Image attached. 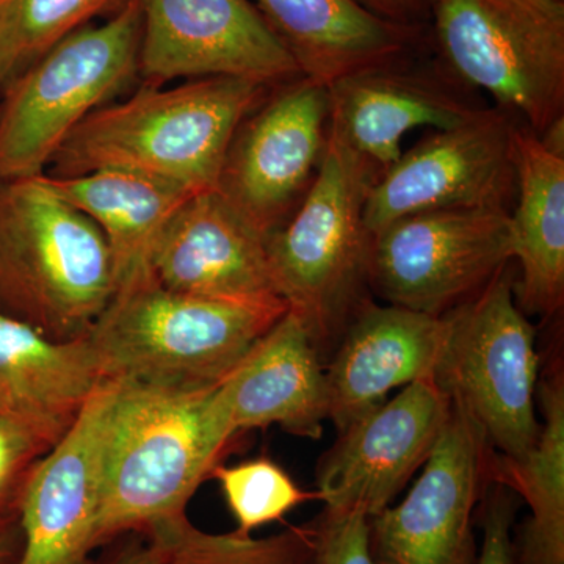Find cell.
Wrapping results in <instances>:
<instances>
[{
  "label": "cell",
  "instance_id": "cell-34",
  "mask_svg": "<svg viewBox=\"0 0 564 564\" xmlns=\"http://www.w3.org/2000/svg\"><path fill=\"white\" fill-rule=\"evenodd\" d=\"M534 135H536V133H534ZM536 137L540 143L545 148V151L551 152V154L556 155V158L564 159V117L552 122L544 132H541L540 135Z\"/></svg>",
  "mask_w": 564,
  "mask_h": 564
},
{
  "label": "cell",
  "instance_id": "cell-24",
  "mask_svg": "<svg viewBox=\"0 0 564 564\" xmlns=\"http://www.w3.org/2000/svg\"><path fill=\"white\" fill-rule=\"evenodd\" d=\"M544 422L536 443L521 458L494 452L489 481L513 489L530 516L516 529L514 564H564V378L555 367L540 383Z\"/></svg>",
  "mask_w": 564,
  "mask_h": 564
},
{
  "label": "cell",
  "instance_id": "cell-8",
  "mask_svg": "<svg viewBox=\"0 0 564 564\" xmlns=\"http://www.w3.org/2000/svg\"><path fill=\"white\" fill-rule=\"evenodd\" d=\"M432 14L459 84L488 91L536 135L564 117V2L434 0Z\"/></svg>",
  "mask_w": 564,
  "mask_h": 564
},
{
  "label": "cell",
  "instance_id": "cell-1",
  "mask_svg": "<svg viewBox=\"0 0 564 564\" xmlns=\"http://www.w3.org/2000/svg\"><path fill=\"white\" fill-rule=\"evenodd\" d=\"M102 383L98 549L185 513L236 437L215 399V386Z\"/></svg>",
  "mask_w": 564,
  "mask_h": 564
},
{
  "label": "cell",
  "instance_id": "cell-5",
  "mask_svg": "<svg viewBox=\"0 0 564 564\" xmlns=\"http://www.w3.org/2000/svg\"><path fill=\"white\" fill-rule=\"evenodd\" d=\"M380 173L328 129L317 176L291 217L265 239L278 295L299 315L323 364L369 288L372 236L364 207Z\"/></svg>",
  "mask_w": 564,
  "mask_h": 564
},
{
  "label": "cell",
  "instance_id": "cell-32",
  "mask_svg": "<svg viewBox=\"0 0 564 564\" xmlns=\"http://www.w3.org/2000/svg\"><path fill=\"white\" fill-rule=\"evenodd\" d=\"M102 564H166L158 547L141 534H126Z\"/></svg>",
  "mask_w": 564,
  "mask_h": 564
},
{
  "label": "cell",
  "instance_id": "cell-11",
  "mask_svg": "<svg viewBox=\"0 0 564 564\" xmlns=\"http://www.w3.org/2000/svg\"><path fill=\"white\" fill-rule=\"evenodd\" d=\"M514 129L507 111L484 109L402 152L367 196V231L373 236L400 218L423 212H511L518 195Z\"/></svg>",
  "mask_w": 564,
  "mask_h": 564
},
{
  "label": "cell",
  "instance_id": "cell-35",
  "mask_svg": "<svg viewBox=\"0 0 564 564\" xmlns=\"http://www.w3.org/2000/svg\"><path fill=\"white\" fill-rule=\"evenodd\" d=\"M558 2H564V0H558Z\"/></svg>",
  "mask_w": 564,
  "mask_h": 564
},
{
  "label": "cell",
  "instance_id": "cell-9",
  "mask_svg": "<svg viewBox=\"0 0 564 564\" xmlns=\"http://www.w3.org/2000/svg\"><path fill=\"white\" fill-rule=\"evenodd\" d=\"M514 259L510 212H423L372 236L369 288L388 304L443 317Z\"/></svg>",
  "mask_w": 564,
  "mask_h": 564
},
{
  "label": "cell",
  "instance_id": "cell-7",
  "mask_svg": "<svg viewBox=\"0 0 564 564\" xmlns=\"http://www.w3.org/2000/svg\"><path fill=\"white\" fill-rule=\"evenodd\" d=\"M513 263L444 315L447 336L432 380L477 423L496 454L521 458L540 436V356L532 323L516 303Z\"/></svg>",
  "mask_w": 564,
  "mask_h": 564
},
{
  "label": "cell",
  "instance_id": "cell-31",
  "mask_svg": "<svg viewBox=\"0 0 564 564\" xmlns=\"http://www.w3.org/2000/svg\"><path fill=\"white\" fill-rule=\"evenodd\" d=\"M362 9L392 24L415 28L426 14L432 13L434 0H356Z\"/></svg>",
  "mask_w": 564,
  "mask_h": 564
},
{
  "label": "cell",
  "instance_id": "cell-30",
  "mask_svg": "<svg viewBox=\"0 0 564 564\" xmlns=\"http://www.w3.org/2000/svg\"><path fill=\"white\" fill-rule=\"evenodd\" d=\"M477 521L484 530V545L475 564H514L513 529L518 494L502 484L489 481L480 500Z\"/></svg>",
  "mask_w": 564,
  "mask_h": 564
},
{
  "label": "cell",
  "instance_id": "cell-14",
  "mask_svg": "<svg viewBox=\"0 0 564 564\" xmlns=\"http://www.w3.org/2000/svg\"><path fill=\"white\" fill-rule=\"evenodd\" d=\"M451 408L432 378H422L345 426L318 463L317 492L325 507L369 518L391 507L432 455Z\"/></svg>",
  "mask_w": 564,
  "mask_h": 564
},
{
  "label": "cell",
  "instance_id": "cell-16",
  "mask_svg": "<svg viewBox=\"0 0 564 564\" xmlns=\"http://www.w3.org/2000/svg\"><path fill=\"white\" fill-rule=\"evenodd\" d=\"M148 270L163 288L188 295L281 299L265 237L217 191L196 193L174 210L152 243Z\"/></svg>",
  "mask_w": 564,
  "mask_h": 564
},
{
  "label": "cell",
  "instance_id": "cell-27",
  "mask_svg": "<svg viewBox=\"0 0 564 564\" xmlns=\"http://www.w3.org/2000/svg\"><path fill=\"white\" fill-rule=\"evenodd\" d=\"M210 477L220 484L237 522L234 532L240 536H251L256 529L282 521L300 505L321 500L317 491H304L280 464L269 458L248 459L236 466L217 464Z\"/></svg>",
  "mask_w": 564,
  "mask_h": 564
},
{
  "label": "cell",
  "instance_id": "cell-23",
  "mask_svg": "<svg viewBox=\"0 0 564 564\" xmlns=\"http://www.w3.org/2000/svg\"><path fill=\"white\" fill-rule=\"evenodd\" d=\"M44 180L101 229L113 256L118 285L148 272L152 243L174 210L193 195L129 170H96L79 176L44 173Z\"/></svg>",
  "mask_w": 564,
  "mask_h": 564
},
{
  "label": "cell",
  "instance_id": "cell-6",
  "mask_svg": "<svg viewBox=\"0 0 564 564\" xmlns=\"http://www.w3.org/2000/svg\"><path fill=\"white\" fill-rule=\"evenodd\" d=\"M140 40L139 0H128L11 82L0 109V181L44 174L70 132L139 74Z\"/></svg>",
  "mask_w": 564,
  "mask_h": 564
},
{
  "label": "cell",
  "instance_id": "cell-25",
  "mask_svg": "<svg viewBox=\"0 0 564 564\" xmlns=\"http://www.w3.org/2000/svg\"><path fill=\"white\" fill-rule=\"evenodd\" d=\"M141 536L161 551L166 564H315L317 551L313 522L254 540L236 532H203L182 513L163 519Z\"/></svg>",
  "mask_w": 564,
  "mask_h": 564
},
{
  "label": "cell",
  "instance_id": "cell-4",
  "mask_svg": "<svg viewBox=\"0 0 564 564\" xmlns=\"http://www.w3.org/2000/svg\"><path fill=\"white\" fill-rule=\"evenodd\" d=\"M117 285L101 229L44 174L0 181V313L51 339H79Z\"/></svg>",
  "mask_w": 564,
  "mask_h": 564
},
{
  "label": "cell",
  "instance_id": "cell-19",
  "mask_svg": "<svg viewBox=\"0 0 564 564\" xmlns=\"http://www.w3.org/2000/svg\"><path fill=\"white\" fill-rule=\"evenodd\" d=\"M215 399L234 436L280 425L321 440L329 417L325 364L291 310L274 323L220 384Z\"/></svg>",
  "mask_w": 564,
  "mask_h": 564
},
{
  "label": "cell",
  "instance_id": "cell-33",
  "mask_svg": "<svg viewBox=\"0 0 564 564\" xmlns=\"http://www.w3.org/2000/svg\"><path fill=\"white\" fill-rule=\"evenodd\" d=\"M24 545L20 516L0 518V564H18Z\"/></svg>",
  "mask_w": 564,
  "mask_h": 564
},
{
  "label": "cell",
  "instance_id": "cell-28",
  "mask_svg": "<svg viewBox=\"0 0 564 564\" xmlns=\"http://www.w3.org/2000/svg\"><path fill=\"white\" fill-rule=\"evenodd\" d=\"M55 445L31 426L0 414V518L20 516L29 475Z\"/></svg>",
  "mask_w": 564,
  "mask_h": 564
},
{
  "label": "cell",
  "instance_id": "cell-26",
  "mask_svg": "<svg viewBox=\"0 0 564 564\" xmlns=\"http://www.w3.org/2000/svg\"><path fill=\"white\" fill-rule=\"evenodd\" d=\"M128 0H0V93L58 43Z\"/></svg>",
  "mask_w": 564,
  "mask_h": 564
},
{
  "label": "cell",
  "instance_id": "cell-12",
  "mask_svg": "<svg viewBox=\"0 0 564 564\" xmlns=\"http://www.w3.org/2000/svg\"><path fill=\"white\" fill-rule=\"evenodd\" d=\"M494 451L477 423L452 404L421 477L397 507L369 519L375 564H475L474 518Z\"/></svg>",
  "mask_w": 564,
  "mask_h": 564
},
{
  "label": "cell",
  "instance_id": "cell-29",
  "mask_svg": "<svg viewBox=\"0 0 564 564\" xmlns=\"http://www.w3.org/2000/svg\"><path fill=\"white\" fill-rule=\"evenodd\" d=\"M369 516L359 510L325 507L313 521L315 564H375L370 554Z\"/></svg>",
  "mask_w": 564,
  "mask_h": 564
},
{
  "label": "cell",
  "instance_id": "cell-21",
  "mask_svg": "<svg viewBox=\"0 0 564 564\" xmlns=\"http://www.w3.org/2000/svg\"><path fill=\"white\" fill-rule=\"evenodd\" d=\"M514 163V299L527 317L551 318L564 304V159L516 124Z\"/></svg>",
  "mask_w": 564,
  "mask_h": 564
},
{
  "label": "cell",
  "instance_id": "cell-3",
  "mask_svg": "<svg viewBox=\"0 0 564 564\" xmlns=\"http://www.w3.org/2000/svg\"><path fill=\"white\" fill-rule=\"evenodd\" d=\"M288 310L281 299L172 291L148 270L118 285L85 337L101 381L206 389L220 384Z\"/></svg>",
  "mask_w": 564,
  "mask_h": 564
},
{
  "label": "cell",
  "instance_id": "cell-20",
  "mask_svg": "<svg viewBox=\"0 0 564 564\" xmlns=\"http://www.w3.org/2000/svg\"><path fill=\"white\" fill-rule=\"evenodd\" d=\"M101 383L87 337L54 340L0 313V414L58 444Z\"/></svg>",
  "mask_w": 564,
  "mask_h": 564
},
{
  "label": "cell",
  "instance_id": "cell-15",
  "mask_svg": "<svg viewBox=\"0 0 564 564\" xmlns=\"http://www.w3.org/2000/svg\"><path fill=\"white\" fill-rule=\"evenodd\" d=\"M104 383L61 443L43 456L22 491L24 545L18 564H99L96 544L101 489Z\"/></svg>",
  "mask_w": 564,
  "mask_h": 564
},
{
  "label": "cell",
  "instance_id": "cell-17",
  "mask_svg": "<svg viewBox=\"0 0 564 564\" xmlns=\"http://www.w3.org/2000/svg\"><path fill=\"white\" fill-rule=\"evenodd\" d=\"M397 62L356 70L326 87L329 132L380 176L399 161L408 132L455 128L484 110L444 76Z\"/></svg>",
  "mask_w": 564,
  "mask_h": 564
},
{
  "label": "cell",
  "instance_id": "cell-22",
  "mask_svg": "<svg viewBox=\"0 0 564 564\" xmlns=\"http://www.w3.org/2000/svg\"><path fill=\"white\" fill-rule=\"evenodd\" d=\"M300 73L332 85L348 74L399 61L415 28L392 24L356 0H258Z\"/></svg>",
  "mask_w": 564,
  "mask_h": 564
},
{
  "label": "cell",
  "instance_id": "cell-10",
  "mask_svg": "<svg viewBox=\"0 0 564 564\" xmlns=\"http://www.w3.org/2000/svg\"><path fill=\"white\" fill-rule=\"evenodd\" d=\"M278 87L240 122L217 185L265 239L303 202L328 141V88L304 76Z\"/></svg>",
  "mask_w": 564,
  "mask_h": 564
},
{
  "label": "cell",
  "instance_id": "cell-2",
  "mask_svg": "<svg viewBox=\"0 0 564 564\" xmlns=\"http://www.w3.org/2000/svg\"><path fill=\"white\" fill-rule=\"evenodd\" d=\"M162 87L143 84L128 101L91 111L52 161L55 176L117 169L193 195L217 191L234 133L267 98L269 85L207 77Z\"/></svg>",
  "mask_w": 564,
  "mask_h": 564
},
{
  "label": "cell",
  "instance_id": "cell-13",
  "mask_svg": "<svg viewBox=\"0 0 564 564\" xmlns=\"http://www.w3.org/2000/svg\"><path fill=\"white\" fill-rule=\"evenodd\" d=\"M143 84L237 77L284 84L299 65L250 0H139Z\"/></svg>",
  "mask_w": 564,
  "mask_h": 564
},
{
  "label": "cell",
  "instance_id": "cell-18",
  "mask_svg": "<svg viewBox=\"0 0 564 564\" xmlns=\"http://www.w3.org/2000/svg\"><path fill=\"white\" fill-rule=\"evenodd\" d=\"M447 336L445 317L364 300L325 364L337 432L386 402L393 389L432 378Z\"/></svg>",
  "mask_w": 564,
  "mask_h": 564
}]
</instances>
